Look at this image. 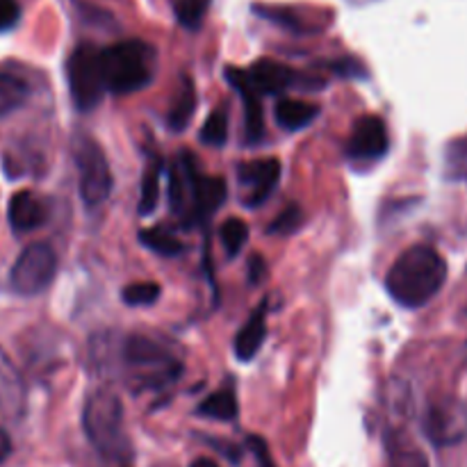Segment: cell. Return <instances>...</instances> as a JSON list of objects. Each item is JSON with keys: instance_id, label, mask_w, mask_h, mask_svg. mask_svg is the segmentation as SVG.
Wrapping results in <instances>:
<instances>
[{"instance_id": "14", "label": "cell", "mask_w": 467, "mask_h": 467, "mask_svg": "<svg viewBox=\"0 0 467 467\" xmlns=\"http://www.w3.org/2000/svg\"><path fill=\"white\" fill-rule=\"evenodd\" d=\"M7 219L12 231L18 233V235L32 233L48 222V205H46L39 196L32 194V192H16V194L9 199Z\"/></svg>"}, {"instance_id": "9", "label": "cell", "mask_w": 467, "mask_h": 467, "mask_svg": "<svg viewBox=\"0 0 467 467\" xmlns=\"http://www.w3.org/2000/svg\"><path fill=\"white\" fill-rule=\"evenodd\" d=\"M240 76L260 99L267 94L295 89V87H322V80L301 76L299 71L276 62V59H258L251 68H240Z\"/></svg>"}, {"instance_id": "25", "label": "cell", "mask_w": 467, "mask_h": 467, "mask_svg": "<svg viewBox=\"0 0 467 467\" xmlns=\"http://www.w3.org/2000/svg\"><path fill=\"white\" fill-rule=\"evenodd\" d=\"M171 5L173 14H176V21L185 30H199L205 14H208L210 0H171Z\"/></svg>"}, {"instance_id": "13", "label": "cell", "mask_w": 467, "mask_h": 467, "mask_svg": "<svg viewBox=\"0 0 467 467\" xmlns=\"http://www.w3.org/2000/svg\"><path fill=\"white\" fill-rule=\"evenodd\" d=\"M27 410V388L14 360L0 347V418L16 422Z\"/></svg>"}, {"instance_id": "29", "label": "cell", "mask_w": 467, "mask_h": 467, "mask_svg": "<svg viewBox=\"0 0 467 467\" xmlns=\"http://www.w3.org/2000/svg\"><path fill=\"white\" fill-rule=\"evenodd\" d=\"M228 140V114L223 109H214L208 119H205L203 128H201V141L205 146H223Z\"/></svg>"}, {"instance_id": "36", "label": "cell", "mask_w": 467, "mask_h": 467, "mask_svg": "<svg viewBox=\"0 0 467 467\" xmlns=\"http://www.w3.org/2000/svg\"><path fill=\"white\" fill-rule=\"evenodd\" d=\"M190 467H219V463H214L213 459H196Z\"/></svg>"}, {"instance_id": "5", "label": "cell", "mask_w": 467, "mask_h": 467, "mask_svg": "<svg viewBox=\"0 0 467 467\" xmlns=\"http://www.w3.org/2000/svg\"><path fill=\"white\" fill-rule=\"evenodd\" d=\"M73 160L78 169V190L85 208L96 210L109 199L114 187L112 169L99 141L89 135H78L73 140Z\"/></svg>"}, {"instance_id": "26", "label": "cell", "mask_w": 467, "mask_h": 467, "mask_svg": "<svg viewBox=\"0 0 467 467\" xmlns=\"http://www.w3.org/2000/svg\"><path fill=\"white\" fill-rule=\"evenodd\" d=\"M219 237H222V244L226 249V254L231 258H235L244 249L246 242H249V226L242 219H226L222 223V228H219Z\"/></svg>"}, {"instance_id": "4", "label": "cell", "mask_w": 467, "mask_h": 467, "mask_svg": "<svg viewBox=\"0 0 467 467\" xmlns=\"http://www.w3.org/2000/svg\"><path fill=\"white\" fill-rule=\"evenodd\" d=\"M82 429L94 450L109 461L130 456V441L123 427V404L109 388H96L82 406Z\"/></svg>"}, {"instance_id": "28", "label": "cell", "mask_w": 467, "mask_h": 467, "mask_svg": "<svg viewBox=\"0 0 467 467\" xmlns=\"http://www.w3.org/2000/svg\"><path fill=\"white\" fill-rule=\"evenodd\" d=\"M162 295V287L153 281H141V283H130L121 290V301L128 306H135V308H144V306H153L155 301Z\"/></svg>"}, {"instance_id": "37", "label": "cell", "mask_w": 467, "mask_h": 467, "mask_svg": "<svg viewBox=\"0 0 467 467\" xmlns=\"http://www.w3.org/2000/svg\"><path fill=\"white\" fill-rule=\"evenodd\" d=\"M465 363H467V345H465Z\"/></svg>"}, {"instance_id": "33", "label": "cell", "mask_w": 467, "mask_h": 467, "mask_svg": "<svg viewBox=\"0 0 467 467\" xmlns=\"http://www.w3.org/2000/svg\"><path fill=\"white\" fill-rule=\"evenodd\" d=\"M249 447H251V451L255 454V459H258L260 467H276V465H274L272 456H269L267 445H265L260 438H249Z\"/></svg>"}, {"instance_id": "19", "label": "cell", "mask_w": 467, "mask_h": 467, "mask_svg": "<svg viewBox=\"0 0 467 467\" xmlns=\"http://www.w3.org/2000/svg\"><path fill=\"white\" fill-rule=\"evenodd\" d=\"M196 109V89L192 85L190 78H182L181 87H178L176 96L171 100V108H169L167 123L173 132H182L187 126H190L192 117H194Z\"/></svg>"}, {"instance_id": "27", "label": "cell", "mask_w": 467, "mask_h": 467, "mask_svg": "<svg viewBox=\"0 0 467 467\" xmlns=\"http://www.w3.org/2000/svg\"><path fill=\"white\" fill-rule=\"evenodd\" d=\"M445 176L450 181H467V135L450 141V146H447Z\"/></svg>"}, {"instance_id": "16", "label": "cell", "mask_w": 467, "mask_h": 467, "mask_svg": "<svg viewBox=\"0 0 467 467\" xmlns=\"http://www.w3.org/2000/svg\"><path fill=\"white\" fill-rule=\"evenodd\" d=\"M265 315H267V301L258 306L254 315L244 322V327L237 331L235 342H233V349L235 356L246 363V360H254L258 356V351L263 349L265 337H267V322H265Z\"/></svg>"}, {"instance_id": "3", "label": "cell", "mask_w": 467, "mask_h": 467, "mask_svg": "<svg viewBox=\"0 0 467 467\" xmlns=\"http://www.w3.org/2000/svg\"><path fill=\"white\" fill-rule=\"evenodd\" d=\"M99 67L105 91L117 96L135 94L153 82L158 68V53L141 39L117 41L99 48Z\"/></svg>"}, {"instance_id": "17", "label": "cell", "mask_w": 467, "mask_h": 467, "mask_svg": "<svg viewBox=\"0 0 467 467\" xmlns=\"http://www.w3.org/2000/svg\"><path fill=\"white\" fill-rule=\"evenodd\" d=\"M228 187L223 178L203 176L201 173L199 182H196V194H194V210H192V223L196 226L199 222L208 219L210 214L217 213L223 203H226Z\"/></svg>"}, {"instance_id": "32", "label": "cell", "mask_w": 467, "mask_h": 467, "mask_svg": "<svg viewBox=\"0 0 467 467\" xmlns=\"http://www.w3.org/2000/svg\"><path fill=\"white\" fill-rule=\"evenodd\" d=\"M331 68H336V73L345 78H360L365 76L363 64L356 62V59H337V62L331 64Z\"/></svg>"}, {"instance_id": "15", "label": "cell", "mask_w": 467, "mask_h": 467, "mask_svg": "<svg viewBox=\"0 0 467 467\" xmlns=\"http://www.w3.org/2000/svg\"><path fill=\"white\" fill-rule=\"evenodd\" d=\"M226 80L231 82L242 96V105H244V140L246 144H260L265 140V114H263V100L260 96L242 80L240 68H226Z\"/></svg>"}, {"instance_id": "8", "label": "cell", "mask_w": 467, "mask_h": 467, "mask_svg": "<svg viewBox=\"0 0 467 467\" xmlns=\"http://www.w3.org/2000/svg\"><path fill=\"white\" fill-rule=\"evenodd\" d=\"M422 431L436 447H454L467 441V404L461 400H441L427 409Z\"/></svg>"}, {"instance_id": "11", "label": "cell", "mask_w": 467, "mask_h": 467, "mask_svg": "<svg viewBox=\"0 0 467 467\" xmlns=\"http://www.w3.org/2000/svg\"><path fill=\"white\" fill-rule=\"evenodd\" d=\"M281 181V162L276 158L254 160V162H242L237 167V185L242 192V203L246 208H258L263 205Z\"/></svg>"}, {"instance_id": "24", "label": "cell", "mask_w": 467, "mask_h": 467, "mask_svg": "<svg viewBox=\"0 0 467 467\" xmlns=\"http://www.w3.org/2000/svg\"><path fill=\"white\" fill-rule=\"evenodd\" d=\"M388 467H429V463L418 447L406 442L404 438L392 436L388 445Z\"/></svg>"}, {"instance_id": "10", "label": "cell", "mask_w": 467, "mask_h": 467, "mask_svg": "<svg viewBox=\"0 0 467 467\" xmlns=\"http://www.w3.org/2000/svg\"><path fill=\"white\" fill-rule=\"evenodd\" d=\"M390 149V137L381 117H360L354 123L349 140H347V158L358 164H372L386 158Z\"/></svg>"}, {"instance_id": "23", "label": "cell", "mask_w": 467, "mask_h": 467, "mask_svg": "<svg viewBox=\"0 0 467 467\" xmlns=\"http://www.w3.org/2000/svg\"><path fill=\"white\" fill-rule=\"evenodd\" d=\"M140 242L146 249H150L158 255H164V258H176V255L185 254L187 251V246L178 240L176 233H171L164 226L144 228V231H140Z\"/></svg>"}, {"instance_id": "21", "label": "cell", "mask_w": 467, "mask_h": 467, "mask_svg": "<svg viewBox=\"0 0 467 467\" xmlns=\"http://www.w3.org/2000/svg\"><path fill=\"white\" fill-rule=\"evenodd\" d=\"M160 176H162V160L155 155V158H150L149 167H146L144 176H141L140 205H137V213H140V217H149V214H153L155 208H158Z\"/></svg>"}, {"instance_id": "18", "label": "cell", "mask_w": 467, "mask_h": 467, "mask_svg": "<svg viewBox=\"0 0 467 467\" xmlns=\"http://www.w3.org/2000/svg\"><path fill=\"white\" fill-rule=\"evenodd\" d=\"M319 114H322L319 105L299 99H281L276 103V108H274L276 123L287 132L304 130V128H308Z\"/></svg>"}, {"instance_id": "20", "label": "cell", "mask_w": 467, "mask_h": 467, "mask_svg": "<svg viewBox=\"0 0 467 467\" xmlns=\"http://www.w3.org/2000/svg\"><path fill=\"white\" fill-rule=\"evenodd\" d=\"M30 85L12 71H0V119L9 117L30 99Z\"/></svg>"}, {"instance_id": "30", "label": "cell", "mask_w": 467, "mask_h": 467, "mask_svg": "<svg viewBox=\"0 0 467 467\" xmlns=\"http://www.w3.org/2000/svg\"><path fill=\"white\" fill-rule=\"evenodd\" d=\"M304 223V213H301L299 205H287L281 214L272 222V226L267 228V233L272 235H292L296 233Z\"/></svg>"}, {"instance_id": "2", "label": "cell", "mask_w": 467, "mask_h": 467, "mask_svg": "<svg viewBox=\"0 0 467 467\" xmlns=\"http://www.w3.org/2000/svg\"><path fill=\"white\" fill-rule=\"evenodd\" d=\"M447 281V263L433 246L415 244L392 263L386 290L404 308H422Z\"/></svg>"}, {"instance_id": "35", "label": "cell", "mask_w": 467, "mask_h": 467, "mask_svg": "<svg viewBox=\"0 0 467 467\" xmlns=\"http://www.w3.org/2000/svg\"><path fill=\"white\" fill-rule=\"evenodd\" d=\"M12 438H9V433L0 427V463H5V461L12 456Z\"/></svg>"}, {"instance_id": "31", "label": "cell", "mask_w": 467, "mask_h": 467, "mask_svg": "<svg viewBox=\"0 0 467 467\" xmlns=\"http://www.w3.org/2000/svg\"><path fill=\"white\" fill-rule=\"evenodd\" d=\"M21 21V5L18 0H0V32H9Z\"/></svg>"}, {"instance_id": "7", "label": "cell", "mask_w": 467, "mask_h": 467, "mask_svg": "<svg viewBox=\"0 0 467 467\" xmlns=\"http://www.w3.org/2000/svg\"><path fill=\"white\" fill-rule=\"evenodd\" d=\"M57 274V254L46 242H32L21 251L9 272V285L21 296H36L48 290Z\"/></svg>"}, {"instance_id": "6", "label": "cell", "mask_w": 467, "mask_h": 467, "mask_svg": "<svg viewBox=\"0 0 467 467\" xmlns=\"http://www.w3.org/2000/svg\"><path fill=\"white\" fill-rule=\"evenodd\" d=\"M67 80L71 100L78 112H94L108 94L99 67V48L91 44H80L67 62Z\"/></svg>"}, {"instance_id": "1", "label": "cell", "mask_w": 467, "mask_h": 467, "mask_svg": "<svg viewBox=\"0 0 467 467\" xmlns=\"http://www.w3.org/2000/svg\"><path fill=\"white\" fill-rule=\"evenodd\" d=\"M96 360L108 369L109 360H119V369L126 377L132 392H158L176 383L182 374V360L176 351L160 337L130 333L119 342V354L109 349V336L103 342H94Z\"/></svg>"}, {"instance_id": "12", "label": "cell", "mask_w": 467, "mask_h": 467, "mask_svg": "<svg viewBox=\"0 0 467 467\" xmlns=\"http://www.w3.org/2000/svg\"><path fill=\"white\" fill-rule=\"evenodd\" d=\"M201 169L194 155L182 150L169 171V208L181 219L185 226L192 223V210H194L196 182H199Z\"/></svg>"}, {"instance_id": "22", "label": "cell", "mask_w": 467, "mask_h": 467, "mask_svg": "<svg viewBox=\"0 0 467 467\" xmlns=\"http://www.w3.org/2000/svg\"><path fill=\"white\" fill-rule=\"evenodd\" d=\"M196 413L210 420H219V422H233V420H237V413H240L235 392L228 390V388L213 392L210 397H205L203 404L196 409Z\"/></svg>"}, {"instance_id": "34", "label": "cell", "mask_w": 467, "mask_h": 467, "mask_svg": "<svg viewBox=\"0 0 467 467\" xmlns=\"http://www.w3.org/2000/svg\"><path fill=\"white\" fill-rule=\"evenodd\" d=\"M265 269H267V265H265V260L260 258V255H251L249 260V278L251 283H260V278L265 276Z\"/></svg>"}]
</instances>
